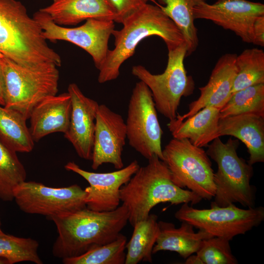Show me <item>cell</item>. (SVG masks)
<instances>
[{"instance_id": "34", "label": "cell", "mask_w": 264, "mask_h": 264, "mask_svg": "<svg viewBox=\"0 0 264 264\" xmlns=\"http://www.w3.org/2000/svg\"><path fill=\"white\" fill-rule=\"evenodd\" d=\"M4 84L2 71L0 66V105L4 106Z\"/></svg>"}, {"instance_id": "15", "label": "cell", "mask_w": 264, "mask_h": 264, "mask_svg": "<svg viewBox=\"0 0 264 264\" xmlns=\"http://www.w3.org/2000/svg\"><path fill=\"white\" fill-rule=\"evenodd\" d=\"M127 138L126 123L122 116L106 105H99L95 120L91 168L104 163L118 170L124 167L122 155Z\"/></svg>"}, {"instance_id": "20", "label": "cell", "mask_w": 264, "mask_h": 264, "mask_svg": "<svg viewBox=\"0 0 264 264\" xmlns=\"http://www.w3.org/2000/svg\"><path fill=\"white\" fill-rule=\"evenodd\" d=\"M56 24L74 25L89 19L115 21L116 15L108 0H52L41 9Z\"/></svg>"}, {"instance_id": "29", "label": "cell", "mask_w": 264, "mask_h": 264, "mask_svg": "<svg viewBox=\"0 0 264 264\" xmlns=\"http://www.w3.org/2000/svg\"><path fill=\"white\" fill-rule=\"evenodd\" d=\"M127 238L122 234L113 241L82 255L62 259L64 264H125Z\"/></svg>"}, {"instance_id": "24", "label": "cell", "mask_w": 264, "mask_h": 264, "mask_svg": "<svg viewBox=\"0 0 264 264\" xmlns=\"http://www.w3.org/2000/svg\"><path fill=\"white\" fill-rule=\"evenodd\" d=\"M26 119L19 112L0 105V142L17 153H29L34 147Z\"/></svg>"}, {"instance_id": "3", "label": "cell", "mask_w": 264, "mask_h": 264, "mask_svg": "<svg viewBox=\"0 0 264 264\" xmlns=\"http://www.w3.org/2000/svg\"><path fill=\"white\" fill-rule=\"evenodd\" d=\"M120 201L128 211V222L133 227L148 217L156 205L165 202L191 205L199 203L201 197L182 189L172 180L166 163L157 156L148 159L147 165L140 167L120 190Z\"/></svg>"}, {"instance_id": "1", "label": "cell", "mask_w": 264, "mask_h": 264, "mask_svg": "<svg viewBox=\"0 0 264 264\" xmlns=\"http://www.w3.org/2000/svg\"><path fill=\"white\" fill-rule=\"evenodd\" d=\"M48 220L54 222L58 234L53 255L63 259L82 255L116 239L128 222L129 213L123 204L107 212L86 207Z\"/></svg>"}, {"instance_id": "9", "label": "cell", "mask_w": 264, "mask_h": 264, "mask_svg": "<svg viewBox=\"0 0 264 264\" xmlns=\"http://www.w3.org/2000/svg\"><path fill=\"white\" fill-rule=\"evenodd\" d=\"M175 217L213 237L231 241L259 225L264 220V208L254 206L242 209L230 204L224 207L199 209L185 203L175 213Z\"/></svg>"}, {"instance_id": "13", "label": "cell", "mask_w": 264, "mask_h": 264, "mask_svg": "<svg viewBox=\"0 0 264 264\" xmlns=\"http://www.w3.org/2000/svg\"><path fill=\"white\" fill-rule=\"evenodd\" d=\"M195 19L211 21L233 32L242 42L252 43L253 25L256 19L264 15V4L247 0H217L206 1L193 8Z\"/></svg>"}, {"instance_id": "19", "label": "cell", "mask_w": 264, "mask_h": 264, "mask_svg": "<svg viewBox=\"0 0 264 264\" xmlns=\"http://www.w3.org/2000/svg\"><path fill=\"white\" fill-rule=\"evenodd\" d=\"M219 136L230 135L243 142L249 154L251 165L264 162V117L242 114L220 118Z\"/></svg>"}, {"instance_id": "16", "label": "cell", "mask_w": 264, "mask_h": 264, "mask_svg": "<svg viewBox=\"0 0 264 264\" xmlns=\"http://www.w3.org/2000/svg\"><path fill=\"white\" fill-rule=\"evenodd\" d=\"M71 101L69 126L64 137L73 146L78 155L91 160L95 130V120L99 104L85 96L75 83L67 88Z\"/></svg>"}, {"instance_id": "37", "label": "cell", "mask_w": 264, "mask_h": 264, "mask_svg": "<svg viewBox=\"0 0 264 264\" xmlns=\"http://www.w3.org/2000/svg\"><path fill=\"white\" fill-rule=\"evenodd\" d=\"M1 221H0V234L3 233V231L1 229Z\"/></svg>"}, {"instance_id": "33", "label": "cell", "mask_w": 264, "mask_h": 264, "mask_svg": "<svg viewBox=\"0 0 264 264\" xmlns=\"http://www.w3.org/2000/svg\"><path fill=\"white\" fill-rule=\"evenodd\" d=\"M253 41L255 45L264 46V15L256 19L253 25Z\"/></svg>"}, {"instance_id": "18", "label": "cell", "mask_w": 264, "mask_h": 264, "mask_svg": "<svg viewBox=\"0 0 264 264\" xmlns=\"http://www.w3.org/2000/svg\"><path fill=\"white\" fill-rule=\"evenodd\" d=\"M71 111L68 92L48 97L33 109L29 119V130L34 142L54 132L64 134L67 130Z\"/></svg>"}, {"instance_id": "14", "label": "cell", "mask_w": 264, "mask_h": 264, "mask_svg": "<svg viewBox=\"0 0 264 264\" xmlns=\"http://www.w3.org/2000/svg\"><path fill=\"white\" fill-rule=\"evenodd\" d=\"M139 167L136 160L125 167L108 173L89 172L73 161L65 165L66 170L79 175L88 182L89 186L85 189L86 207L97 212L112 211L119 206L121 187L129 181Z\"/></svg>"}, {"instance_id": "31", "label": "cell", "mask_w": 264, "mask_h": 264, "mask_svg": "<svg viewBox=\"0 0 264 264\" xmlns=\"http://www.w3.org/2000/svg\"><path fill=\"white\" fill-rule=\"evenodd\" d=\"M229 240L220 237L204 239L196 254L203 264H237Z\"/></svg>"}, {"instance_id": "35", "label": "cell", "mask_w": 264, "mask_h": 264, "mask_svg": "<svg viewBox=\"0 0 264 264\" xmlns=\"http://www.w3.org/2000/svg\"><path fill=\"white\" fill-rule=\"evenodd\" d=\"M185 264H203L201 259L197 255L194 254L190 255L186 259Z\"/></svg>"}, {"instance_id": "4", "label": "cell", "mask_w": 264, "mask_h": 264, "mask_svg": "<svg viewBox=\"0 0 264 264\" xmlns=\"http://www.w3.org/2000/svg\"><path fill=\"white\" fill-rule=\"evenodd\" d=\"M38 22L17 0H0V52L27 67L52 64L61 56L49 46Z\"/></svg>"}, {"instance_id": "36", "label": "cell", "mask_w": 264, "mask_h": 264, "mask_svg": "<svg viewBox=\"0 0 264 264\" xmlns=\"http://www.w3.org/2000/svg\"><path fill=\"white\" fill-rule=\"evenodd\" d=\"M0 264H9V263L6 259L0 257Z\"/></svg>"}, {"instance_id": "6", "label": "cell", "mask_w": 264, "mask_h": 264, "mask_svg": "<svg viewBox=\"0 0 264 264\" xmlns=\"http://www.w3.org/2000/svg\"><path fill=\"white\" fill-rule=\"evenodd\" d=\"M0 66L4 84V107L27 120L38 103L58 92L59 73L55 65L27 67L0 52Z\"/></svg>"}, {"instance_id": "23", "label": "cell", "mask_w": 264, "mask_h": 264, "mask_svg": "<svg viewBox=\"0 0 264 264\" xmlns=\"http://www.w3.org/2000/svg\"><path fill=\"white\" fill-rule=\"evenodd\" d=\"M133 227L132 237L126 245L125 264H137L142 261L152 263L153 249L158 232L157 216L150 214Z\"/></svg>"}, {"instance_id": "7", "label": "cell", "mask_w": 264, "mask_h": 264, "mask_svg": "<svg viewBox=\"0 0 264 264\" xmlns=\"http://www.w3.org/2000/svg\"><path fill=\"white\" fill-rule=\"evenodd\" d=\"M186 53V44L169 50L167 66L161 74H154L141 65L132 69V74L150 90L156 110L170 121L176 117L182 97L191 94L194 88L184 66Z\"/></svg>"}, {"instance_id": "8", "label": "cell", "mask_w": 264, "mask_h": 264, "mask_svg": "<svg viewBox=\"0 0 264 264\" xmlns=\"http://www.w3.org/2000/svg\"><path fill=\"white\" fill-rule=\"evenodd\" d=\"M174 183L188 188L202 199L210 200L215 194L214 170L206 152L185 138H173L162 150Z\"/></svg>"}, {"instance_id": "2", "label": "cell", "mask_w": 264, "mask_h": 264, "mask_svg": "<svg viewBox=\"0 0 264 264\" xmlns=\"http://www.w3.org/2000/svg\"><path fill=\"white\" fill-rule=\"evenodd\" d=\"M161 7L147 3L127 18L121 29L112 31L114 48L108 50L98 69L99 83L117 79L122 64L133 55L138 44L146 38L159 37L168 50L186 44L180 30Z\"/></svg>"}, {"instance_id": "32", "label": "cell", "mask_w": 264, "mask_h": 264, "mask_svg": "<svg viewBox=\"0 0 264 264\" xmlns=\"http://www.w3.org/2000/svg\"><path fill=\"white\" fill-rule=\"evenodd\" d=\"M116 15L114 22L122 23L129 17L151 1L160 7L156 0H108Z\"/></svg>"}, {"instance_id": "17", "label": "cell", "mask_w": 264, "mask_h": 264, "mask_svg": "<svg viewBox=\"0 0 264 264\" xmlns=\"http://www.w3.org/2000/svg\"><path fill=\"white\" fill-rule=\"evenodd\" d=\"M236 57V54L228 53L219 58L207 84L199 88V97L189 104L187 112L182 115L177 114L175 119L182 121L205 107L212 106L220 109L225 104L231 96L237 73Z\"/></svg>"}, {"instance_id": "25", "label": "cell", "mask_w": 264, "mask_h": 264, "mask_svg": "<svg viewBox=\"0 0 264 264\" xmlns=\"http://www.w3.org/2000/svg\"><path fill=\"white\" fill-rule=\"evenodd\" d=\"M162 10L181 32L186 46V57L190 55L198 45V29L194 24V7L206 0H157Z\"/></svg>"}, {"instance_id": "5", "label": "cell", "mask_w": 264, "mask_h": 264, "mask_svg": "<svg viewBox=\"0 0 264 264\" xmlns=\"http://www.w3.org/2000/svg\"><path fill=\"white\" fill-rule=\"evenodd\" d=\"M211 142L206 153L217 163L218 170L214 175L216 191L211 207L236 203L246 208L254 207L256 190L250 184L253 167L238 155L239 141L230 138L223 143L217 137Z\"/></svg>"}, {"instance_id": "27", "label": "cell", "mask_w": 264, "mask_h": 264, "mask_svg": "<svg viewBox=\"0 0 264 264\" xmlns=\"http://www.w3.org/2000/svg\"><path fill=\"white\" fill-rule=\"evenodd\" d=\"M220 112V118L242 114L264 117V84L251 86L235 92Z\"/></svg>"}, {"instance_id": "10", "label": "cell", "mask_w": 264, "mask_h": 264, "mask_svg": "<svg viewBox=\"0 0 264 264\" xmlns=\"http://www.w3.org/2000/svg\"><path fill=\"white\" fill-rule=\"evenodd\" d=\"M156 110L149 88L142 81L137 82L128 105L127 138L129 145L148 160L156 155L163 160V131Z\"/></svg>"}, {"instance_id": "21", "label": "cell", "mask_w": 264, "mask_h": 264, "mask_svg": "<svg viewBox=\"0 0 264 264\" xmlns=\"http://www.w3.org/2000/svg\"><path fill=\"white\" fill-rule=\"evenodd\" d=\"M220 109L212 106L205 107L182 121L170 120L168 127L173 138L188 139L194 146L202 148L217 137Z\"/></svg>"}, {"instance_id": "22", "label": "cell", "mask_w": 264, "mask_h": 264, "mask_svg": "<svg viewBox=\"0 0 264 264\" xmlns=\"http://www.w3.org/2000/svg\"><path fill=\"white\" fill-rule=\"evenodd\" d=\"M158 227L153 254L161 251H173L186 259L196 253L204 239L213 237L202 230L196 233L193 225L184 221L179 228H176L172 222L159 221Z\"/></svg>"}, {"instance_id": "12", "label": "cell", "mask_w": 264, "mask_h": 264, "mask_svg": "<svg viewBox=\"0 0 264 264\" xmlns=\"http://www.w3.org/2000/svg\"><path fill=\"white\" fill-rule=\"evenodd\" d=\"M33 17L47 41H65L81 47L91 56L98 69L104 62L109 50V40L114 29V21L89 19L81 26L69 28L55 23L48 15L40 10Z\"/></svg>"}, {"instance_id": "11", "label": "cell", "mask_w": 264, "mask_h": 264, "mask_svg": "<svg viewBox=\"0 0 264 264\" xmlns=\"http://www.w3.org/2000/svg\"><path fill=\"white\" fill-rule=\"evenodd\" d=\"M86 195L85 189L76 184L55 188L25 180L14 189L13 200L22 211L49 219L86 207Z\"/></svg>"}, {"instance_id": "30", "label": "cell", "mask_w": 264, "mask_h": 264, "mask_svg": "<svg viewBox=\"0 0 264 264\" xmlns=\"http://www.w3.org/2000/svg\"><path fill=\"white\" fill-rule=\"evenodd\" d=\"M39 246L38 242L30 238L0 234V257L6 259L9 264L22 262L42 264L38 252Z\"/></svg>"}, {"instance_id": "26", "label": "cell", "mask_w": 264, "mask_h": 264, "mask_svg": "<svg viewBox=\"0 0 264 264\" xmlns=\"http://www.w3.org/2000/svg\"><path fill=\"white\" fill-rule=\"evenodd\" d=\"M235 65L237 73L231 95L247 87L264 84V52L262 49H244L237 55Z\"/></svg>"}, {"instance_id": "28", "label": "cell", "mask_w": 264, "mask_h": 264, "mask_svg": "<svg viewBox=\"0 0 264 264\" xmlns=\"http://www.w3.org/2000/svg\"><path fill=\"white\" fill-rule=\"evenodd\" d=\"M17 153L0 142V199L13 200L15 188L26 180L25 169Z\"/></svg>"}]
</instances>
